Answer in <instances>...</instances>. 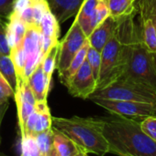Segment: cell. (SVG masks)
Here are the masks:
<instances>
[{
	"instance_id": "obj_7",
	"label": "cell",
	"mask_w": 156,
	"mask_h": 156,
	"mask_svg": "<svg viewBox=\"0 0 156 156\" xmlns=\"http://www.w3.org/2000/svg\"><path fill=\"white\" fill-rule=\"evenodd\" d=\"M86 39L87 37L82 31L78 23L74 20L64 37L59 42L60 48L56 65L59 75L63 74L67 69L72 59Z\"/></svg>"
},
{
	"instance_id": "obj_36",
	"label": "cell",
	"mask_w": 156,
	"mask_h": 156,
	"mask_svg": "<svg viewBox=\"0 0 156 156\" xmlns=\"http://www.w3.org/2000/svg\"><path fill=\"white\" fill-rule=\"evenodd\" d=\"M0 156H6V154H4L3 153H1V152H0Z\"/></svg>"
},
{
	"instance_id": "obj_28",
	"label": "cell",
	"mask_w": 156,
	"mask_h": 156,
	"mask_svg": "<svg viewBox=\"0 0 156 156\" xmlns=\"http://www.w3.org/2000/svg\"><path fill=\"white\" fill-rule=\"evenodd\" d=\"M86 59L90 65V68L92 69V72L96 80H97L99 69H100V64H101V53L97 51V49H95L94 48H92L91 46H89L87 52H86Z\"/></svg>"
},
{
	"instance_id": "obj_25",
	"label": "cell",
	"mask_w": 156,
	"mask_h": 156,
	"mask_svg": "<svg viewBox=\"0 0 156 156\" xmlns=\"http://www.w3.org/2000/svg\"><path fill=\"white\" fill-rule=\"evenodd\" d=\"M135 9L140 18H151L156 27V0H136Z\"/></svg>"
},
{
	"instance_id": "obj_34",
	"label": "cell",
	"mask_w": 156,
	"mask_h": 156,
	"mask_svg": "<svg viewBox=\"0 0 156 156\" xmlns=\"http://www.w3.org/2000/svg\"><path fill=\"white\" fill-rule=\"evenodd\" d=\"M47 156H59V154L56 153V151H55V149L53 148V146H52V148L50 150V152L48 153V154Z\"/></svg>"
},
{
	"instance_id": "obj_19",
	"label": "cell",
	"mask_w": 156,
	"mask_h": 156,
	"mask_svg": "<svg viewBox=\"0 0 156 156\" xmlns=\"http://www.w3.org/2000/svg\"><path fill=\"white\" fill-rule=\"evenodd\" d=\"M89 46H90V44H89L88 38H87L86 40V42L84 43V45L81 47V48L77 51V53L75 54L74 58L72 59L67 69L63 74L59 75V79H60L62 84H63L64 86H66V84L68 83L70 79L75 74V72L80 69V67L85 62L86 58V52H87Z\"/></svg>"
},
{
	"instance_id": "obj_20",
	"label": "cell",
	"mask_w": 156,
	"mask_h": 156,
	"mask_svg": "<svg viewBox=\"0 0 156 156\" xmlns=\"http://www.w3.org/2000/svg\"><path fill=\"white\" fill-rule=\"evenodd\" d=\"M140 35L145 48L156 53V27L151 18H140Z\"/></svg>"
},
{
	"instance_id": "obj_32",
	"label": "cell",
	"mask_w": 156,
	"mask_h": 156,
	"mask_svg": "<svg viewBox=\"0 0 156 156\" xmlns=\"http://www.w3.org/2000/svg\"><path fill=\"white\" fill-rule=\"evenodd\" d=\"M16 0H0V18L6 21L12 12L13 5Z\"/></svg>"
},
{
	"instance_id": "obj_1",
	"label": "cell",
	"mask_w": 156,
	"mask_h": 156,
	"mask_svg": "<svg viewBox=\"0 0 156 156\" xmlns=\"http://www.w3.org/2000/svg\"><path fill=\"white\" fill-rule=\"evenodd\" d=\"M108 144V154L118 156H156V143L146 135L140 121L111 114L95 116Z\"/></svg>"
},
{
	"instance_id": "obj_26",
	"label": "cell",
	"mask_w": 156,
	"mask_h": 156,
	"mask_svg": "<svg viewBox=\"0 0 156 156\" xmlns=\"http://www.w3.org/2000/svg\"><path fill=\"white\" fill-rule=\"evenodd\" d=\"M19 152V156H47L40 150L34 138L29 136L20 138Z\"/></svg>"
},
{
	"instance_id": "obj_3",
	"label": "cell",
	"mask_w": 156,
	"mask_h": 156,
	"mask_svg": "<svg viewBox=\"0 0 156 156\" xmlns=\"http://www.w3.org/2000/svg\"><path fill=\"white\" fill-rule=\"evenodd\" d=\"M52 128L69 137L86 154L104 156L108 144L95 117H52Z\"/></svg>"
},
{
	"instance_id": "obj_29",
	"label": "cell",
	"mask_w": 156,
	"mask_h": 156,
	"mask_svg": "<svg viewBox=\"0 0 156 156\" xmlns=\"http://www.w3.org/2000/svg\"><path fill=\"white\" fill-rule=\"evenodd\" d=\"M143 132L156 143V116L146 117L140 121Z\"/></svg>"
},
{
	"instance_id": "obj_21",
	"label": "cell",
	"mask_w": 156,
	"mask_h": 156,
	"mask_svg": "<svg viewBox=\"0 0 156 156\" xmlns=\"http://www.w3.org/2000/svg\"><path fill=\"white\" fill-rule=\"evenodd\" d=\"M27 27L17 18L9 16L6 24V36L10 48L23 40L27 31Z\"/></svg>"
},
{
	"instance_id": "obj_10",
	"label": "cell",
	"mask_w": 156,
	"mask_h": 156,
	"mask_svg": "<svg viewBox=\"0 0 156 156\" xmlns=\"http://www.w3.org/2000/svg\"><path fill=\"white\" fill-rule=\"evenodd\" d=\"M49 10L47 0H16L9 16L17 18L27 27H39L42 16Z\"/></svg>"
},
{
	"instance_id": "obj_23",
	"label": "cell",
	"mask_w": 156,
	"mask_h": 156,
	"mask_svg": "<svg viewBox=\"0 0 156 156\" xmlns=\"http://www.w3.org/2000/svg\"><path fill=\"white\" fill-rule=\"evenodd\" d=\"M59 48H60L59 43L52 45L47 50V52L44 54V56L42 58V60L40 62L42 69H43V72H44L45 76L47 77V79L50 81H51L53 71L56 69L58 53H59Z\"/></svg>"
},
{
	"instance_id": "obj_12",
	"label": "cell",
	"mask_w": 156,
	"mask_h": 156,
	"mask_svg": "<svg viewBox=\"0 0 156 156\" xmlns=\"http://www.w3.org/2000/svg\"><path fill=\"white\" fill-rule=\"evenodd\" d=\"M52 116L51 114L50 108L47 101H37L34 110L29 116L26 125L24 135L20 138L29 136L34 137L35 135L48 131L52 128Z\"/></svg>"
},
{
	"instance_id": "obj_33",
	"label": "cell",
	"mask_w": 156,
	"mask_h": 156,
	"mask_svg": "<svg viewBox=\"0 0 156 156\" xmlns=\"http://www.w3.org/2000/svg\"><path fill=\"white\" fill-rule=\"evenodd\" d=\"M8 108H9V101H6L4 103H0V129H1L3 118H4L6 111L8 110ZM1 143H2V138H1V133H0V147H1Z\"/></svg>"
},
{
	"instance_id": "obj_37",
	"label": "cell",
	"mask_w": 156,
	"mask_h": 156,
	"mask_svg": "<svg viewBox=\"0 0 156 156\" xmlns=\"http://www.w3.org/2000/svg\"><path fill=\"white\" fill-rule=\"evenodd\" d=\"M154 57H155V60H156V53H154Z\"/></svg>"
},
{
	"instance_id": "obj_22",
	"label": "cell",
	"mask_w": 156,
	"mask_h": 156,
	"mask_svg": "<svg viewBox=\"0 0 156 156\" xmlns=\"http://www.w3.org/2000/svg\"><path fill=\"white\" fill-rule=\"evenodd\" d=\"M14 101L17 105V119H18V129H19V133L20 137L24 135V131H25V125L27 122V120L32 111L34 110V104L29 103V101H25L17 92H14Z\"/></svg>"
},
{
	"instance_id": "obj_24",
	"label": "cell",
	"mask_w": 156,
	"mask_h": 156,
	"mask_svg": "<svg viewBox=\"0 0 156 156\" xmlns=\"http://www.w3.org/2000/svg\"><path fill=\"white\" fill-rule=\"evenodd\" d=\"M0 73L13 90L17 87V74L10 56L0 55Z\"/></svg>"
},
{
	"instance_id": "obj_8",
	"label": "cell",
	"mask_w": 156,
	"mask_h": 156,
	"mask_svg": "<svg viewBox=\"0 0 156 156\" xmlns=\"http://www.w3.org/2000/svg\"><path fill=\"white\" fill-rule=\"evenodd\" d=\"M109 16L106 0H84L74 20L78 23L86 37L93 30Z\"/></svg>"
},
{
	"instance_id": "obj_27",
	"label": "cell",
	"mask_w": 156,
	"mask_h": 156,
	"mask_svg": "<svg viewBox=\"0 0 156 156\" xmlns=\"http://www.w3.org/2000/svg\"><path fill=\"white\" fill-rule=\"evenodd\" d=\"M53 130L51 128L33 137L40 150L46 155L53 146Z\"/></svg>"
},
{
	"instance_id": "obj_4",
	"label": "cell",
	"mask_w": 156,
	"mask_h": 156,
	"mask_svg": "<svg viewBox=\"0 0 156 156\" xmlns=\"http://www.w3.org/2000/svg\"><path fill=\"white\" fill-rule=\"evenodd\" d=\"M119 79H128L153 87L156 90V60L154 53L143 45L139 33L131 45L129 61Z\"/></svg>"
},
{
	"instance_id": "obj_13",
	"label": "cell",
	"mask_w": 156,
	"mask_h": 156,
	"mask_svg": "<svg viewBox=\"0 0 156 156\" xmlns=\"http://www.w3.org/2000/svg\"><path fill=\"white\" fill-rule=\"evenodd\" d=\"M121 20L122 19H114L110 16H108L102 23H100L93 30V32L87 37L90 46L97 49V51L101 52L103 48L115 34L117 27Z\"/></svg>"
},
{
	"instance_id": "obj_31",
	"label": "cell",
	"mask_w": 156,
	"mask_h": 156,
	"mask_svg": "<svg viewBox=\"0 0 156 156\" xmlns=\"http://www.w3.org/2000/svg\"><path fill=\"white\" fill-rule=\"evenodd\" d=\"M14 96V90L0 73V103L8 101Z\"/></svg>"
},
{
	"instance_id": "obj_30",
	"label": "cell",
	"mask_w": 156,
	"mask_h": 156,
	"mask_svg": "<svg viewBox=\"0 0 156 156\" xmlns=\"http://www.w3.org/2000/svg\"><path fill=\"white\" fill-rule=\"evenodd\" d=\"M6 24L7 21L0 18V55H10V46L7 41L6 36Z\"/></svg>"
},
{
	"instance_id": "obj_35",
	"label": "cell",
	"mask_w": 156,
	"mask_h": 156,
	"mask_svg": "<svg viewBox=\"0 0 156 156\" xmlns=\"http://www.w3.org/2000/svg\"><path fill=\"white\" fill-rule=\"evenodd\" d=\"M86 154H86L85 152L81 151V152H79V153H78V154H77L75 156H86Z\"/></svg>"
},
{
	"instance_id": "obj_17",
	"label": "cell",
	"mask_w": 156,
	"mask_h": 156,
	"mask_svg": "<svg viewBox=\"0 0 156 156\" xmlns=\"http://www.w3.org/2000/svg\"><path fill=\"white\" fill-rule=\"evenodd\" d=\"M109 16L120 20L135 12L136 0H106Z\"/></svg>"
},
{
	"instance_id": "obj_16",
	"label": "cell",
	"mask_w": 156,
	"mask_h": 156,
	"mask_svg": "<svg viewBox=\"0 0 156 156\" xmlns=\"http://www.w3.org/2000/svg\"><path fill=\"white\" fill-rule=\"evenodd\" d=\"M84 0H47L52 15L59 24L77 15Z\"/></svg>"
},
{
	"instance_id": "obj_11",
	"label": "cell",
	"mask_w": 156,
	"mask_h": 156,
	"mask_svg": "<svg viewBox=\"0 0 156 156\" xmlns=\"http://www.w3.org/2000/svg\"><path fill=\"white\" fill-rule=\"evenodd\" d=\"M65 87L73 97L83 100L88 99L97 90V80L86 59L75 74L70 79Z\"/></svg>"
},
{
	"instance_id": "obj_9",
	"label": "cell",
	"mask_w": 156,
	"mask_h": 156,
	"mask_svg": "<svg viewBox=\"0 0 156 156\" xmlns=\"http://www.w3.org/2000/svg\"><path fill=\"white\" fill-rule=\"evenodd\" d=\"M23 50L26 58V65L24 69L23 80L27 81L34 69L40 64L44 56L43 43L40 31L37 27H29L27 28L26 34L22 40Z\"/></svg>"
},
{
	"instance_id": "obj_2",
	"label": "cell",
	"mask_w": 156,
	"mask_h": 156,
	"mask_svg": "<svg viewBox=\"0 0 156 156\" xmlns=\"http://www.w3.org/2000/svg\"><path fill=\"white\" fill-rule=\"evenodd\" d=\"M136 11L123 18L109 41L101 50V64L97 90L116 81L124 72L129 61L131 45L140 33V25L135 21Z\"/></svg>"
},
{
	"instance_id": "obj_5",
	"label": "cell",
	"mask_w": 156,
	"mask_h": 156,
	"mask_svg": "<svg viewBox=\"0 0 156 156\" xmlns=\"http://www.w3.org/2000/svg\"><path fill=\"white\" fill-rule=\"evenodd\" d=\"M93 98L156 104V90L131 80L118 79L108 86L96 90L88 99Z\"/></svg>"
},
{
	"instance_id": "obj_14",
	"label": "cell",
	"mask_w": 156,
	"mask_h": 156,
	"mask_svg": "<svg viewBox=\"0 0 156 156\" xmlns=\"http://www.w3.org/2000/svg\"><path fill=\"white\" fill-rule=\"evenodd\" d=\"M39 29L41 34L43 51L45 54L52 45L57 44L60 41V24L51 10L46 12L42 16L39 25Z\"/></svg>"
},
{
	"instance_id": "obj_38",
	"label": "cell",
	"mask_w": 156,
	"mask_h": 156,
	"mask_svg": "<svg viewBox=\"0 0 156 156\" xmlns=\"http://www.w3.org/2000/svg\"><path fill=\"white\" fill-rule=\"evenodd\" d=\"M86 156H89V155H88V154H86Z\"/></svg>"
},
{
	"instance_id": "obj_15",
	"label": "cell",
	"mask_w": 156,
	"mask_h": 156,
	"mask_svg": "<svg viewBox=\"0 0 156 156\" xmlns=\"http://www.w3.org/2000/svg\"><path fill=\"white\" fill-rule=\"evenodd\" d=\"M27 82L34 95L36 101H47L48 94L51 89V81H50L45 76L41 64L38 65L31 75L28 78Z\"/></svg>"
},
{
	"instance_id": "obj_6",
	"label": "cell",
	"mask_w": 156,
	"mask_h": 156,
	"mask_svg": "<svg viewBox=\"0 0 156 156\" xmlns=\"http://www.w3.org/2000/svg\"><path fill=\"white\" fill-rule=\"evenodd\" d=\"M97 105L104 108L111 114L123 116L134 120H143L146 117L156 116V104L130 101H113L93 98L90 99Z\"/></svg>"
},
{
	"instance_id": "obj_18",
	"label": "cell",
	"mask_w": 156,
	"mask_h": 156,
	"mask_svg": "<svg viewBox=\"0 0 156 156\" xmlns=\"http://www.w3.org/2000/svg\"><path fill=\"white\" fill-rule=\"evenodd\" d=\"M53 148L59 156H75L80 148L65 134L53 129Z\"/></svg>"
}]
</instances>
